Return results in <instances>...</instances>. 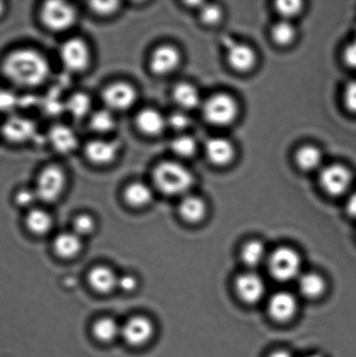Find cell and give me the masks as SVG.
<instances>
[{
    "instance_id": "obj_26",
    "label": "cell",
    "mask_w": 356,
    "mask_h": 357,
    "mask_svg": "<svg viewBox=\"0 0 356 357\" xmlns=\"http://www.w3.org/2000/svg\"><path fill=\"white\" fill-rule=\"evenodd\" d=\"M64 109L76 120L90 116L92 112V100L88 94L78 92L72 94L64 104Z\"/></svg>"
},
{
    "instance_id": "obj_31",
    "label": "cell",
    "mask_w": 356,
    "mask_h": 357,
    "mask_svg": "<svg viewBox=\"0 0 356 357\" xmlns=\"http://www.w3.org/2000/svg\"><path fill=\"white\" fill-rule=\"evenodd\" d=\"M28 229L36 234H45L50 231L52 219L47 211L40 208L31 210L26 216Z\"/></svg>"
},
{
    "instance_id": "obj_10",
    "label": "cell",
    "mask_w": 356,
    "mask_h": 357,
    "mask_svg": "<svg viewBox=\"0 0 356 357\" xmlns=\"http://www.w3.org/2000/svg\"><path fill=\"white\" fill-rule=\"evenodd\" d=\"M352 181L351 171L341 164L327 166L320 174V187L331 196L345 194L350 188Z\"/></svg>"
},
{
    "instance_id": "obj_13",
    "label": "cell",
    "mask_w": 356,
    "mask_h": 357,
    "mask_svg": "<svg viewBox=\"0 0 356 357\" xmlns=\"http://www.w3.org/2000/svg\"><path fill=\"white\" fill-rule=\"evenodd\" d=\"M155 326L149 318L134 316L121 326V337L132 346L144 345L153 337Z\"/></svg>"
},
{
    "instance_id": "obj_42",
    "label": "cell",
    "mask_w": 356,
    "mask_h": 357,
    "mask_svg": "<svg viewBox=\"0 0 356 357\" xmlns=\"http://www.w3.org/2000/svg\"><path fill=\"white\" fill-rule=\"evenodd\" d=\"M343 59L345 65L350 68L356 70V40L352 41L345 47Z\"/></svg>"
},
{
    "instance_id": "obj_6",
    "label": "cell",
    "mask_w": 356,
    "mask_h": 357,
    "mask_svg": "<svg viewBox=\"0 0 356 357\" xmlns=\"http://www.w3.org/2000/svg\"><path fill=\"white\" fill-rule=\"evenodd\" d=\"M66 182V174L61 167H45L38 174L34 190L40 201L45 203L55 202L64 192Z\"/></svg>"
},
{
    "instance_id": "obj_16",
    "label": "cell",
    "mask_w": 356,
    "mask_h": 357,
    "mask_svg": "<svg viewBox=\"0 0 356 357\" xmlns=\"http://www.w3.org/2000/svg\"><path fill=\"white\" fill-rule=\"evenodd\" d=\"M226 61L235 71L247 73L256 66L257 54L249 45L233 42L226 49Z\"/></svg>"
},
{
    "instance_id": "obj_36",
    "label": "cell",
    "mask_w": 356,
    "mask_h": 357,
    "mask_svg": "<svg viewBox=\"0 0 356 357\" xmlns=\"http://www.w3.org/2000/svg\"><path fill=\"white\" fill-rule=\"evenodd\" d=\"M91 12L97 16L108 17L116 14L121 8V2L114 1H91L88 2Z\"/></svg>"
},
{
    "instance_id": "obj_17",
    "label": "cell",
    "mask_w": 356,
    "mask_h": 357,
    "mask_svg": "<svg viewBox=\"0 0 356 357\" xmlns=\"http://www.w3.org/2000/svg\"><path fill=\"white\" fill-rule=\"evenodd\" d=\"M48 142L56 152L69 155L79 146L78 136L68 126L56 124L48 132Z\"/></svg>"
},
{
    "instance_id": "obj_19",
    "label": "cell",
    "mask_w": 356,
    "mask_h": 357,
    "mask_svg": "<svg viewBox=\"0 0 356 357\" xmlns=\"http://www.w3.org/2000/svg\"><path fill=\"white\" fill-rule=\"evenodd\" d=\"M206 156L212 165L225 167L233 162L235 156V146L228 139H209L205 145Z\"/></svg>"
},
{
    "instance_id": "obj_15",
    "label": "cell",
    "mask_w": 356,
    "mask_h": 357,
    "mask_svg": "<svg viewBox=\"0 0 356 357\" xmlns=\"http://www.w3.org/2000/svg\"><path fill=\"white\" fill-rule=\"evenodd\" d=\"M298 303L296 297L288 291H278L268 299V311L272 319L278 323H287L295 316Z\"/></svg>"
},
{
    "instance_id": "obj_23",
    "label": "cell",
    "mask_w": 356,
    "mask_h": 357,
    "mask_svg": "<svg viewBox=\"0 0 356 357\" xmlns=\"http://www.w3.org/2000/svg\"><path fill=\"white\" fill-rule=\"evenodd\" d=\"M208 206L198 196H185L179 206V213L183 219L189 223L201 222L207 215Z\"/></svg>"
},
{
    "instance_id": "obj_5",
    "label": "cell",
    "mask_w": 356,
    "mask_h": 357,
    "mask_svg": "<svg viewBox=\"0 0 356 357\" xmlns=\"http://www.w3.org/2000/svg\"><path fill=\"white\" fill-rule=\"evenodd\" d=\"M40 17L47 29L54 33H63L75 26L78 14L71 3L50 0L42 5Z\"/></svg>"
},
{
    "instance_id": "obj_29",
    "label": "cell",
    "mask_w": 356,
    "mask_h": 357,
    "mask_svg": "<svg viewBox=\"0 0 356 357\" xmlns=\"http://www.w3.org/2000/svg\"><path fill=\"white\" fill-rule=\"evenodd\" d=\"M90 128L98 135H107L116 128V119L114 113L108 110L100 109L93 112L89 116Z\"/></svg>"
},
{
    "instance_id": "obj_20",
    "label": "cell",
    "mask_w": 356,
    "mask_h": 357,
    "mask_svg": "<svg viewBox=\"0 0 356 357\" xmlns=\"http://www.w3.org/2000/svg\"><path fill=\"white\" fill-rule=\"evenodd\" d=\"M118 276L107 266H96L91 269L88 282L93 289L100 293H109L118 285Z\"/></svg>"
},
{
    "instance_id": "obj_21",
    "label": "cell",
    "mask_w": 356,
    "mask_h": 357,
    "mask_svg": "<svg viewBox=\"0 0 356 357\" xmlns=\"http://www.w3.org/2000/svg\"><path fill=\"white\" fill-rule=\"evenodd\" d=\"M173 99L181 111H190L200 106V92L194 85L187 82L177 84L173 90Z\"/></svg>"
},
{
    "instance_id": "obj_33",
    "label": "cell",
    "mask_w": 356,
    "mask_h": 357,
    "mask_svg": "<svg viewBox=\"0 0 356 357\" xmlns=\"http://www.w3.org/2000/svg\"><path fill=\"white\" fill-rule=\"evenodd\" d=\"M170 149L174 155L180 158H191L196 153L197 143L191 136L180 135L171 142Z\"/></svg>"
},
{
    "instance_id": "obj_8",
    "label": "cell",
    "mask_w": 356,
    "mask_h": 357,
    "mask_svg": "<svg viewBox=\"0 0 356 357\" xmlns=\"http://www.w3.org/2000/svg\"><path fill=\"white\" fill-rule=\"evenodd\" d=\"M138 99V93L130 83L117 82L105 87L102 100L106 108L113 112H125L131 109Z\"/></svg>"
},
{
    "instance_id": "obj_12",
    "label": "cell",
    "mask_w": 356,
    "mask_h": 357,
    "mask_svg": "<svg viewBox=\"0 0 356 357\" xmlns=\"http://www.w3.org/2000/svg\"><path fill=\"white\" fill-rule=\"evenodd\" d=\"M36 125L30 119L13 115L3 122L1 128L3 137L12 144H24L36 135Z\"/></svg>"
},
{
    "instance_id": "obj_45",
    "label": "cell",
    "mask_w": 356,
    "mask_h": 357,
    "mask_svg": "<svg viewBox=\"0 0 356 357\" xmlns=\"http://www.w3.org/2000/svg\"><path fill=\"white\" fill-rule=\"evenodd\" d=\"M268 357H294V356L287 349H277V351L271 352Z\"/></svg>"
},
{
    "instance_id": "obj_32",
    "label": "cell",
    "mask_w": 356,
    "mask_h": 357,
    "mask_svg": "<svg viewBox=\"0 0 356 357\" xmlns=\"http://www.w3.org/2000/svg\"><path fill=\"white\" fill-rule=\"evenodd\" d=\"M271 38L280 47H288L295 41L296 29L291 21H279L271 29Z\"/></svg>"
},
{
    "instance_id": "obj_24",
    "label": "cell",
    "mask_w": 356,
    "mask_h": 357,
    "mask_svg": "<svg viewBox=\"0 0 356 357\" xmlns=\"http://www.w3.org/2000/svg\"><path fill=\"white\" fill-rule=\"evenodd\" d=\"M124 198L134 208H143L152 202L153 189L142 181L131 182L125 188Z\"/></svg>"
},
{
    "instance_id": "obj_38",
    "label": "cell",
    "mask_w": 356,
    "mask_h": 357,
    "mask_svg": "<svg viewBox=\"0 0 356 357\" xmlns=\"http://www.w3.org/2000/svg\"><path fill=\"white\" fill-rule=\"evenodd\" d=\"M167 127H170L176 131H184L190 127L191 120L184 111L174 112L167 118Z\"/></svg>"
},
{
    "instance_id": "obj_37",
    "label": "cell",
    "mask_w": 356,
    "mask_h": 357,
    "mask_svg": "<svg viewBox=\"0 0 356 357\" xmlns=\"http://www.w3.org/2000/svg\"><path fill=\"white\" fill-rule=\"evenodd\" d=\"M95 229V222L89 215H80L76 217L73 222V232L83 237L88 236Z\"/></svg>"
},
{
    "instance_id": "obj_44",
    "label": "cell",
    "mask_w": 356,
    "mask_h": 357,
    "mask_svg": "<svg viewBox=\"0 0 356 357\" xmlns=\"http://www.w3.org/2000/svg\"><path fill=\"white\" fill-rule=\"evenodd\" d=\"M346 210L348 215L356 218V192L348 198Z\"/></svg>"
},
{
    "instance_id": "obj_28",
    "label": "cell",
    "mask_w": 356,
    "mask_h": 357,
    "mask_svg": "<svg viewBox=\"0 0 356 357\" xmlns=\"http://www.w3.org/2000/svg\"><path fill=\"white\" fill-rule=\"evenodd\" d=\"M295 160L300 169L310 172L319 167L323 162V153L316 146H303L296 151Z\"/></svg>"
},
{
    "instance_id": "obj_39",
    "label": "cell",
    "mask_w": 356,
    "mask_h": 357,
    "mask_svg": "<svg viewBox=\"0 0 356 357\" xmlns=\"http://www.w3.org/2000/svg\"><path fill=\"white\" fill-rule=\"evenodd\" d=\"M19 98L9 90L0 89V113L13 112L19 106Z\"/></svg>"
},
{
    "instance_id": "obj_41",
    "label": "cell",
    "mask_w": 356,
    "mask_h": 357,
    "mask_svg": "<svg viewBox=\"0 0 356 357\" xmlns=\"http://www.w3.org/2000/svg\"><path fill=\"white\" fill-rule=\"evenodd\" d=\"M36 199H38L34 188H21L15 195V202L20 206H30Z\"/></svg>"
},
{
    "instance_id": "obj_43",
    "label": "cell",
    "mask_w": 356,
    "mask_h": 357,
    "mask_svg": "<svg viewBox=\"0 0 356 357\" xmlns=\"http://www.w3.org/2000/svg\"><path fill=\"white\" fill-rule=\"evenodd\" d=\"M137 279L131 275H125L118 278V288L125 292H132L137 288Z\"/></svg>"
},
{
    "instance_id": "obj_46",
    "label": "cell",
    "mask_w": 356,
    "mask_h": 357,
    "mask_svg": "<svg viewBox=\"0 0 356 357\" xmlns=\"http://www.w3.org/2000/svg\"><path fill=\"white\" fill-rule=\"evenodd\" d=\"M6 12V5L5 2L0 1V19L5 15Z\"/></svg>"
},
{
    "instance_id": "obj_14",
    "label": "cell",
    "mask_w": 356,
    "mask_h": 357,
    "mask_svg": "<svg viewBox=\"0 0 356 357\" xmlns=\"http://www.w3.org/2000/svg\"><path fill=\"white\" fill-rule=\"evenodd\" d=\"M121 146L118 142L107 139H95L85 146L86 159L96 166H107L117 159Z\"/></svg>"
},
{
    "instance_id": "obj_27",
    "label": "cell",
    "mask_w": 356,
    "mask_h": 357,
    "mask_svg": "<svg viewBox=\"0 0 356 357\" xmlns=\"http://www.w3.org/2000/svg\"><path fill=\"white\" fill-rule=\"evenodd\" d=\"M267 248L261 241L252 240L247 243L240 251V258L243 264L251 268L259 267L268 260Z\"/></svg>"
},
{
    "instance_id": "obj_2",
    "label": "cell",
    "mask_w": 356,
    "mask_h": 357,
    "mask_svg": "<svg viewBox=\"0 0 356 357\" xmlns=\"http://www.w3.org/2000/svg\"><path fill=\"white\" fill-rule=\"evenodd\" d=\"M152 178L157 190L167 196L186 194L194 181L193 174L186 167L172 160L155 166Z\"/></svg>"
},
{
    "instance_id": "obj_34",
    "label": "cell",
    "mask_w": 356,
    "mask_h": 357,
    "mask_svg": "<svg viewBox=\"0 0 356 357\" xmlns=\"http://www.w3.org/2000/svg\"><path fill=\"white\" fill-rule=\"evenodd\" d=\"M223 17V10L221 6L215 3H206L200 8V20L205 26H216L221 22Z\"/></svg>"
},
{
    "instance_id": "obj_11",
    "label": "cell",
    "mask_w": 356,
    "mask_h": 357,
    "mask_svg": "<svg viewBox=\"0 0 356 357\" xmlns=\"http://www.w3.org/2000/svg\"><path fill=\"white\" fill-rule=\"evenodd\" d=\"M237 296L247 304H256L263 300L266 294V283L256 272L243 273L235 279Z\"/></svg>"
},
{
    "instance_id": "obj_18",
    "label": "cell",
    "mask_w": 356,
    "mask_h": 357,
    "mask_svg": "<svg viewBox=\"0 0 356 357\" xmlns=\"http://www.w3.org/2000/svg\"><path fill=\"white\" fill-rule=\"evenodd\" d=\"M135 125L141 134L155 137L162 134L167 127V118L155 108L146 107L139 112Z\"/></svg>"
},
{
    "instance_id": "obj_7",
    "label": "cell",
    "mask_w": 356,
    "mask_h": 357,
    "mask_svg": "<svg viewBox=\"0 0 356 357\" xmlns=\"http://www.w3.org/2000/svg\"><path fill=\"white\" fill-rule=\"evenodd\" d=\"M59 59L68 71L82 73L89 68L92 52L86 41L80 38H71L59 48Z\"/></svg>"
},
{
    "instance_id": "obj_3",
    "label": "cell",
    "mask_w": 356,
    "mask_h": 357,
    "mask_svg": "<svg viewBox=\"0 0 356 357\" xmlns=\"http://www.w3.org/2000/svg\"><path fill=\"white\" fill-rule=\"evenodd\" d=\"M267 261L272 278L278 282H291L302 275V259L294 248H278L268 255Z\"/></svg>"
},
{
    "instance_id": "obj_1",
    "label": "cell",
    "mask_w": 356,
    "mask_h": 357,
    "mask_svg": "<svg viewBox=\"0 0 356 357\" xmlns=\"http://www.w3.org/2000/svg\"><path fill=\"white\" fill-rule=\"evenodd\" d=\"M2 72L7 79L21 87H36L47 82L51 68L47 59L33 48H19L3 59Z\"/></svg>"
},
{
    "instance_id": "obj_25",
    "label": "cell",
    "mask_w": 356,
    "mask_h": 357,
    "mask_svg": "<svg viewBox=\"0 0 356 357\" xmlns=\"http://www.w3.org/2000/svg\"><path fill=\"white\" fill-rule=\"evenodd\" d=\"M54 250L56 253L62 258H72L76 257L82 250V237L75 232H65L59 234L54 240Z\"/></svg>"
},
{
    "instance_id": "obj_30",
    "label": "cell",
    "mask_w": 356,
    "mask_h": 357,
    "mask_svg": "<svg viewBox=\"0 0 356 357\" xmlns=\"http://www.w3.org/2000/svg\"><path fill=\"white\" fill-rule=\"evenodd\" d=\"M93 333L98 340L109 342L121 335V326L114 318L102 317L93 324Z\"/></svg>"
},
{
    "instance_id": "obj_40",
    "label": "cell",
    "mask_w": 356,
    "mask_h": 357,
    "mask_svg": "<svg viewBox=\"0 0 356 357\" xmlns=\"http://www.w3.org/2000/svg\"><path fill=\"white\" fill-rule=\"evenodd\" d=\"M343 104L348 111L356 114V79L348 83L345 87Z\"/></svg>"
},
{
    "instance_id": "obj_35",
    "label": "cell",
    "mask_w": 356,
    "mask_h": 357,
    "mask_svg": "<svg viewBox=\"0 0 356 357\" xmlns=\"http://www.w3.org/2000/svg\"><path fill=\"white\" fill-rule=\"evenodd\" d=\"M274 8L284 20L289 21L302 12L303 2L298 0H281L275 3Z\"/></svg>"
},
{
    "instance_id": "obj_22",
    "label": "cell",
    "mask_w": 356,
    "mask_h": 357,
    "mask_svg": "<svg viewBox=\"0 0 356 357\" xmlns=\"http://www.w3.org/2000/svg\"><path fill=\"white\" fill-rule=\"evenodd\" d=\"M297 281L299 292L308 299L319 298L327 289L325 279L318 273H305L300 275Z\"/></svg>"
},
{
    "instance_id": "obj_9",
    "label": "cell",
    "mask_w": 356,
    "mask_h": 357,
    "mask_svg": "<svg viewBox=\"0 0 356 357\" xmlns=\"http://www.w3.org/2000/svg\"><path fill=\"white\" fill-rule=\"evenodd\" d=\"M181 59L183 56L176 47L170 44L160 45L150 55V71L160 77L171 75L179 68Z\"/></svg>"
},
{
    "instance_id": "obj_4",
    "label": "cell",
    "mask_w": 356,
    "mask_h": 357,
    "mask_svg": "<svg viewBox=\"0 0 356 357\" xmlns=\"http://www.w3.org/2000/svg\"><path fill=\"white\" fill-rule=\"evenodd\" d=\"M206 121L215 127H226L235 121L239 114V105L235 98L228 93H215L202 105Z\"/></svg>"
},
{
    "instance_id": "obj_47",
    "label": "cell",
    "mask_w": 356,
    "mask_h": 357,
    "mask_svg": "<svg viewBox=\"0 0 356 357\" xmlns=\"http://www.w3.org/2000/svg\"><path fill=\"white\" fill-rule=\"evenodd\" d=\"M305 357H323V356H320V355H318V354H314V355L307 356Z\"/></svg>"
}]
</instances>
